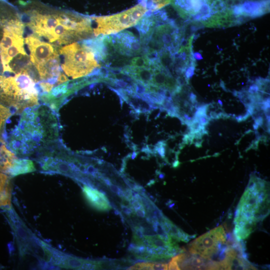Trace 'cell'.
Returning a JSON list of instances; mask_svg holds the SVG:
<instances>
[{"mask_svg":"<svg viewBox=\"0 0 270 270\" xmlns=\"http://www.w3.org/2000/svg\"><path fill=\"white\" fill-rule=\"evenodd\" d=\"M128 66L136 68H154L152 60L146 54L136 56L130 58Z\"/></svg>","mask_w":270,"mask_h":270,"instance_id":"cell-17","label":"cell"},{"mask_svg":"<svg viewBox=\"0 0 270 270\" xmlns=\"http://www.w3.org/2000/svg\"><path fill=\"white\" fill-rule=\"evenodd\" d=\"M86 172L93 175L98 172V170L92 166H90L87 168Z\"/></svg>","mask_w":270,"mask_h":270,"instance_id":"cell-25","label":"cell"},{"mask_svg":"<svg viewBox=\"0 0 270 270\" xmlns=\"http://www.w3.org/2000/svg\"><path fill=\"white\" fill-rule=\"evenodd\" d=\"M36 170L33 162L28 159L16 158L8 174L12 176L34 172Z\"/></svg>","mask_w":270,"mask_h":270,"instance_id":"cell-15","label":"cell"},{"mask_svg":"<svg viewBox=\"0 0 270 270\" xmlns=\"http://www.w3.org/2000/svg\"><path fill=\"white\" fill-rule=\"evenodd\" d=\"M102 179L104 182L108 186H110L111 184H112L110 180L108 178H103Z\"/></svg>","mask_w":270,"mask_h":270,"instance_id":"cell-27","label":"cell"},{"mask_svg":"<svg viewBox=\"0 0 270 270\" xmlns=\"http://www.w3.org/2000/svg\"><path fill=\"white\" fill-rule=\"evenodd\" d=\"M148 12L142 5H137L120 13L107 16L90 17L95 23L93 33L95 36L100 34H116L134 26Z\"/></svg>","mask_w":270,"mask_h":270,"instance_id":"cell-6","label":"cell"},{"mask_svg":"<svg viewBox=\"0 0 270 270\" xmlns=\"http://www.w3.org/2000/svg\"><path fill=\"white\" fill-rule=\"evenodd\" d=\"M224 228L220 226L202 234L188 246L190 253L196 254L218 264L223 269V262L230 242L226 240Z\"/></svg>","mask_w":270,"mask_h":270,"instance_id":"cell-5","label":"cell"},{"mask_svg":"<svg viewBox=\"0 0 270 270\" xmlns=\"http://www.w3.org/2000/svg\"><path fill=\"white\" fill-rule=\"evenodd\" d=\"M148 11L154 12L170 4V0H138Z\"/></svg>","mask_w":270,"mask_h":270,"instance_id":"cell-18","label":"cell"},{"mask_svg":"<svg viewBox=\"0 0 270 270\" xmlns=\"http://www.w3.org/2000/svg\"><path fill=\"white\" fill-rule=\"evenodd\" d=\"M25 70L14 76L0 75V102L20 112L38 104V90Z\"/></svg>","mask_w":270,"mask_h":270,"instance_id":"cell-3","label":"cell"},{"mask_svg":"<svg viewBox=\"0 0 270 270\" xmlns=\"http://www.w3.org/2000/svg\"><path fill=\"white\" fill-rule=\"evenodd\" d=\"M39 86L44 92H49L52 90L54 84L48 82H42L39 84Z\"/></svg>","mask_w":270,"mask_h":270,"instance_id":"cell-21","label":"cell"},{"mask_svg":"<svg viewBox=\"0 0 270 270\" xmlns=\"http://www.w3.org/2000/svg\"><path fill=\"white\" fill-rule=\"evenodd\" d=\"M269 198L268 183L256 176H251L238 205L234 224L256 226L269 214Z\"/></svg>","mask_w":270,"mask_h":270,"instance_id":"cell-2","label":"cell"},{"mask_svg":"<svg viewBox=\"0 0 270 270\" xmlns=\"http://www.w3.org/2000/svg\"><path fill=\"white\" fill-rule=\"evenodd\" d=\"M244 20L237 16L233 10L226 8L198 21L207 28H228L240 24Z\"/></svg>","mask_w":270,"mask_h":270,"instance_id":"cell-11","label":"cell"},{"mask_svg":"<svg viewBox=\"0 0 270 270\" xmlns=\"http://www.w3.org/2000/svg\"><path fill=\"white\" fill-rule=\"evenodd\" d=\"M82 192L87 202L96 210L107 211L112 208L106 196L94 188L84 185Z\"/></svg>","mask_w":270,"mask_h":270,"instance_id":"cell-12","label":"cell"},{"mask_svg":"<svg viewBox=\"0 0 270 270\" xmlns=\"http://www.w3.org/2000/svg\"><path fill=\"white\" fill-rule=\"evenodd\" d=\"M117 48L123 56L133 57L143 52L142 46L130 32L124 30L113 36Z\"/></svg>","mask_w":270,"mask_h":270,"instance_id":"cell-10","label":"cell"},{"mask_svg":"<svg viewBox=\"0 0 270 270\" xmlns=\"http://www.w3.org/2000/svg\"><path fill=\"white\" fill-rule=\"evenodd\" d=\"M136 214L140 218H144L146 214V211L144 206L140 207L134 210Z\"/></svg>","mask_w":270,"mask_h":270,"instance_id":"cell-24","label":"cell"},{"mask_svg":"<svg viewBox=\"0 0 270 270\" xmlns=\"http://www.w3.org/2000/svg\"><path fill=\"white\" fill-rule=\"evenodd\" d=\"M30 52V60L36 67L48 62L58 54L52 44L41 40L36 36L30 35L24 40Z\"/></svg>","mask_w":270,"mask_h":270,"instance_id":"cell-9","label":"cell"},{"mask_svg":"<svg viewBox=\"0 0 270 270\" xmlns=\"http://www.w3.org/2000/svg\"><path fill=\"white\" fill-rule=\"evenodd\" d=\"M59 54L62 68L73 79L90 74L100 66L93 50L84 44H68L60 49Z\"/></svg>","mask_w":270,"mask_h":270,"instance_id":"cell-4","label":"cell"},{"mask_svg":"<svg viewBox=\"0 0 270 270\" xmlns=\"http://www.w3.org/2000/svg\"><path fill=\"white\" fill-rule=\"evenodd\" d=\"M121 208L124 213L128 216H130L134 213V212L132 207V206H126L122 204L121 206Z\"/></svg>","mask_w":270,"mask_h":270,"instance_id":"cell-22","label":"cell"},{"mask_svg":"<svg viewBox=\"0 0 270 270\" xmlns=\"http://www.w3.org/2000/svg\"><path fill=\"white\" fill-rule=\"evenodd\" d=\"M68 80H69L66 74L60 73L58 76L56 82L57 84H60L67 82Z\"/></svg>","mask_w":270,"mask_h":270,"instance_id":"cell-23","label":"cell"},{"mask_svg":"<svg viewBox=\"0 0 270 270\" xmlns=\"http://www.w3.org/2000/svg\"><path fill=\"white\" fill-rule=\"evenodd\" d=\"M205 0V1H206V0Z\"/></svg>","mask_w":270,"mask_h":270,"instance_id":"cell-29","label":"cell"},{"mask_svg":"<svg viewBox=\"0 0 270 270\" xmlns=\"http://www.w3.org/2000/svg\"><path fill=\"white\" fill-rule=\"evenodd\" d=\"M10 115V108L0 102V135L4 124Z\"/></svg>","mask_w":270,"mask_h":270,"instance_id":"cell-19","label":"cell"},{"mask_svg":"<svg viewBox=\"0 0 270 270\" xmlns=\"http://www.w3.org/2000/svg\"><path fill=\"white\" fill-rule=\"evenodd\" d=\"M138 153H139L138 152H136V151L134 152L131 154L130 158L132 160H134L138 155Z\"/></svg>","mask_w":270,"mask_h":270,"instance_id":"cell-28","label":"cell"},{"mask_svg":"<svg viewBox=\"0 0 270 270\" xmlns=\"http://www.w3.org/2000/svg\"><path fill=\"white\" fill-rule=\"evenodd\" d=\"M12 188L10 178L4 174L0 172V206L10 204Z\"/></svg>","mask_w":270,"mask_h":270,"instance_id":"cell-16","label":"cell"},{"mask_svg":"<svg viewBox=\"0 0 270 270\" xmlns=\"http://www.w3.org/2000/svg\"><path fill=\"white\" fill-rule=\"evenodd\" d=\"M160 222L165 232L176 242H188L195 237L196 235H190L184 232L165 216H163Z\"/></svg>","mask_w":270,"mask_h":270,"instance_id":"cell-13","label":"cell"},{"mask_svg":"<svg viewBox=\"0 0 270 270\" xmlns=\"http://www.w3.org/2000/svg\"><path fill=\"white\" fill-rule=\"evenodd\" d=\"M170 4L181 18L186 20H200L212 14L204 0H170Z\"/></svg>","mask_w":270,"mask_h":270,"instance_id":"cell-8","label":"cell"},{"mask_svg":"<svg viewBox=\"0 0 270 270\" xmlns=\"http://www.w3.org/2000/svg\"><path fill=\"white\" fill-rule=\"evenodd\" d=\"M109 186V188L110 190L114 192L116 194H118V191L120 190V188L116 185H114L112 184H111Z\"/></svg>","mask_w":270,"mask_h":270,"instance_id":"cell-26","label":"cell"},{"mask_svg":"<svg viewBox=\"0 0 270 270\" xmlns=\"http://www.w3.org/2000/svg\"><path fill=\"white\" fill-rule=\"evenodd\" d=\"M58 136V122L54 110L46 105L37 104L23 110L8 146L12 152L27 154L42 144L54 141Z\"/></svg>","mask_w":270,"mask_h":270,"instance_id":"cell-1","label":"cell"},{"mask_svg":"<svg viewBox=\"0 0 270 270\" xmlns=\"http://www.w3.org/2000/svg\"><path fill=\"white\" fill-rule=\"evenodd\" d=\"M16 158L14 154L6 147L5 142L0 138V172L8 174Z\"/></svg>","mask_w":270,"mask_h":270,"instance_id":"cell-14","label":"cell"},{"mask_svg":"<svg viewBox=\"0 0 270 270\" xmlns=\"http://www.w3.org/2000/svg\"><path fill=\"white\" fill-rule=\"evenodd\" d=\"M154 262L138 263L131 266L129 270H154Z\"/></svg>","mask_w":270,"mask_h":270,"instance_id":"cell-20","label":"cell"},{"mask_svg":"<svg viewBox=\"0 0 270 270\" xmlns=\"http://www.w3.org/2000/svg\"><path fill=\"white\" fill-rule=\"evenodd\" d=\"M42 248L48 260L60 268L80 270H94L100 268L102 264L98 261L90 260L68 255L58 250L41 242Z\"/></svg>","mask_w":270,"mask_h":270,"instance_id":"cell-7","label":"cell"}]
</instances>
